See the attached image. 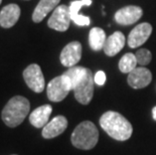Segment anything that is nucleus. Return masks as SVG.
I'll return each mask as SVG.
<instances>
[{
  "instance_id": "nucleus-1",
  "label": "nucleus",
  "mask_w": 156,
  "mask_h": 155,
  "mask_svg": "<svg viewBox=\"0 0 156 155\" xmlns=\"http://www.w3.org/2000/svg\"><path fill=\"white\" fill-rule=\"evenodd\" d=\"M99 122L102 129L115 140L126 141L133 133L131 123L118 112H106L101 116Z\"/></svg>"
},
{
  "instance_id": "nucleus-2",
  "label": "nucleus",
  "mask_w": 156,
  "mask_h": 155,
  "mask_svg": "<svg viewBox=\"0 0 156 155\" xmlns=\"http://www.w3.org/2000/svg\"><path fill=\"white\" fill-rule=\"evenodd\" d=\"M30 104L22 96H14L3 108L1 118L6 126L14 128L20 125L29 114Z\"/></svg>"
},
{
  "instance_id": "nucleus-3",
  "label": "nucleus",
  "mask_w": 156,
  "mask_h": 155,
  "mask_svg": "<svg viewBox=\"0 0 156 155\" xmlns=\"http://www.w3.org/2000/svg\"><path fill=\"white\" fill-rule=\"evenodd\" d=\"M99 131L95 124L91 121H84L80 123L73 131L71 141L78 149H93L98 143Z\"/></svg>"
},
{
  "instance_id": "nucleus-4",
  "label": "nucleus",
  "mask_w": 156,
  "mask_h": 155,
  "mask_svg": "<svg viewBox=\"0 0 156 155\" xmlns=\"http://www.w3.org/2000/svg\"><path fill=\"white\" fill-rule=\"evenodd\" d=\"M73 91L72 86L64 75L55 77L49 82L46 89L48 98L51 102H61Z\"/></svg>"
},
{
  "instance_id": "nucleus-5",
  "label": "nucleus",
  "mask_w": 156,
  "mask_h": 155,
  "mask_svg": "<svg viewBox=\"0 0 156 155\" xmlns=\"http://www.w3.org/2000/svg\"><path fill=\"white\" fill-rule=\"evenodd\" d=\"M94 83L95 81L92 75V71L88 69L85 78L74 89L75 98L80 104L88 105L92 101L94 96Z\"/></svg>"
},
{
  "instance_id": "nucleus-6",
  "label": "nucleus",
  "mask_w": 156,
  "mask_h": 155,
  "mask_svg": "<svg viewBox=\"0 0 156 155\" xmlns=\"http://www.w3.org/2000/svg\"><path fill=\"white\" fill-rule=\"evenodd\" d=\"M23 79L28 88L35 93H41L44 90V77L38 65H29L23 71Z\"/></svg>"
},
{
  "instance_id": "nucleus-7",
  "label": "nucleus",
  "mask_w": 156,
  "mask_h": 155,
  "mask_svg": "<svg viewBox=\"0 0 156 155\" xmlns=\"http://www.w3.org/2000/svg\"><path fill=\"white\" fill-rule=\"evenodd\" d=\"M72 18L69 14V8L67 5H59L55 9L51 16L48 18V25L55 30L66 31L69 27Z\"/></svg>"
},
{
  "instance_id": "nucleus-8",
  "label": "nucleus",
  "mask_w": 156,
  "mask_h": 155,
  "mask_svg": "<svg viewBox=\"0 0 156 155\" xmlns=\"http://www.w3.org/2000/svg\"><path fill=\"white\" fill-rule=\"evenodd\" d=\"M82 58V44L79 41H72L62 48L59 60L62 65L75 67Z\"/></svg>"
},
{
  "instance_id": "nucleus-9",
  "label": "nucleus",
  "mask_w": 156,
  "mask_h": 155,
  "mask_svg": "<svg viewBox=\"0 0 156 155\" xmlns=\"http://www.w3.org/2000/svg\"><path fill=\"white\" fill-rule=\"evenodd\" d=\"M152 32V26L147 22L138 24L132 29L128 36V45L131 48H139L140 45L145 44L146 41L150 37Z\"/></svg>"
},
{
  "instance_id": "nucleus-10",
  "label": "nucleus",
  "mask_w": 156,
  "mask_h": 155,
  "mask_svg": "<svg viewBox=\"0 0 156 155\" xmlns=\"http://www.w3.org/2000/svg\"><path fill=\"white\" fill-rule=\"evenodd\" d=\"M143 11L139 6H125L115 13V20L121 25H130L137 22L142 17Z\"/></svg>"
},
{
  "instance_id": "nucleus-11",
  "label": "nucleus",
  "mask_w": 156,
  "mask_h": 155,
  "mask_svg": "<svg viewBox=\"0 0 156 155\" xmlns=\"http://www.w3.org/2000/svg\"><path fill=\"white\" fill-rule=\"evenodd\" d=\"M152 74L151 72L144 67H137L131 72H129L127 82L131 88L138 90L143 89L151 83Z\"/></svg>"
},
{
  "instance_id": "nucleus-12",
  "label": "nucleus",
  "mask_w": 156,
  "mask_h": 155,
  "mask_svg": "<svg viewBox=\"0 0 156 155\" xmlns=\"http://www.w3.org/2000/svg\"><path fill=\"white\" fill-rule=\"evenodd\" d=\"M68 127V120L65 116H56L51 122H48L45 126L42 128L41 135L45 139H51L62 133H64L65 130Z\"/></svg>"
},
{
  "instance_id": "nucleus-13",
  "label": "nucleus",
  "mask_w": 156,
  "mask_h": 155,
  "mask_svg": "<svg viewBox=\"0 0 156 155\" xmlns=\"http://www.w3.org/2000/svg\"><path fill=\"white\" fill-rule=\"evenodd\" d=\"M125 35L121 31H116L106 39L103 51L108 57H114L122 51L125 45Z\"/></svg>"
},
{
  "instance_id": "nucleus-14",
  "label": "nucleus",
  "mask_w": 156,
  "mask_h": 155,
  "mask_svg": "<svg viewBox=\"0 0 156 155\" xmlns=\"http://www.w3.org/2000/svg\"><path fill=\"white\" fill-rule=\"evenodd\" d=\"M20 8L16 4H8L0 11V25L4 28H10L18 21Z\"/></svg>"
},
{
  "instance_id": "nucleus-15",
  "label": "nucleus",
  "mask_w": 156,
  "mask_h": 155,
  "mask_svg": "<svg viewBox=\"0 0 156 155\" xmlns=\"http://www.w3.org/2000/svg\"><path fill=\"white\" fill-rule=\"evenodd\" d=\"M92 4V0H75L69 5V14L72 20L80 26H88L91 23V19L88 16L80 14V9L84 6H90Z\"/></svg>"
},
{
  "instance_id": "nucleus-16",
  "label": "nucleus",
  "mask_w": 156,
  "mask_h": 155,
  "mask_svg": "<svg viewBox=\"0 0 156 155\" xmlns=\"http://www.w3.org/2000/svg\"><path fill=\"white\" fill-rule=\"evenodd\" d=\"M51 112L52 108L51 105H42L29 115V122L35 128H44L48 123Z\"/></svg>"
},
{
  "instance_id": "nucleus-17",
  "label": "nucleus",
  "mask_w": 156,
  "mask_h": 155,
  "mask_svg": "<svg viewBox=\"0 0 156 155\" xmlns=\"http://www.w3.org/2000/svg\"><path fill=\"white\" fill-rule=\"evenodd\" d=\"M59 1L61 0H41L32 13V20L36 23L42 21L49 12L58 7Z\"/></svg>"
},
{
  "instance_id": "nucleus-18",
  "label": "nucleus",
  "mask_w": 156,
  "mask_h": 155,
  "mask_svg": "<svg viewBox=\"0 0 156 155\" xmlns=\"http://www.w3.org/2000/svg\"><path fill=\"white\" fill-rule=\"evenodd\" d=\"M106 39H107L106 33L102 28L94 27L91 29L89 34V44L93 51H98L103 49L106 42Z\"/></svg>"
},
{
  "instance_id": "nucleus-19",
  "label": "nucleus",
  "mask_w": 156,
  "mask_h": 155,
  "mask_svg": "<svg viewBox=\"0 0 156 155\" xmlns=\"http://www.w3.org/2000/svg\"><path fill=\"white\" fill-rule=\"evenodd\" d=\"M87 71H88L87 68L76 67L75 65V67L69 68V70L67 72H65L62 75L68 79V81L69 82V84L72 86L73 91H74V89L77 87V85L85 78L86 74H87Z\"/></svg>"
},
{
  "instance_id": "nucleus-20",
  "label": "nucleus",
  "mask_w": 156,
  "mask_h": 155,
  "mask_svg": "<svg viewBox=\"0 0 156 155\" xmlns=\"http://www.w3.org/2000/svg\"><path fill=\"white\" fill-rule=\"evenodd\" d=\"M137 65L138 62L136 60L135 55L128 52V54L123 55L120 62H119V70L123 74H129L137 68Z\"/></svg>"
},
{
  "instance_id": "nucleus-21",
  "label": "nucleus",
  "mask_w": 156,
  "mask_h": 155,
  "mask_svg": "<svg viewBox=\"0 0 156 155\" xmlns=\"http://www.w3.org/2000/svg\"><path fill=\"white\" fill-rule=\"evenodd\" d=\"M136 60H137L138 65H146L152 60V55L151 52L146 48H140L137 52L135 54Z\"/></svg>"
},
{
  "instance_id": "nucleus-22",
  "label": "nucleus",
  "mask_w": 156,
  "mask_h": 155,
  "mask_svg": "<svg viewBox=\"0 0 156 155\" xmlns=\"http://www.w3.org/2000/svg\"><path fill=\"white\" fill-rule=\"evenodd\" d=\"M94 81L95 83L99 85V86H103L106 83V75L103 71H99L96 72L95 77H94Z\"/></svg>"
},
{
  "instance_id": "nucleus-23",
  "label": "nucleus",
  "mask_w": 156,
  "mask_h": 155,
  "mask_svg": "<svg viewBox=\"0 0 156 155\" xmlns=\"http://www.w3.org/2000/svg\"><path fill=\"white\" fill-rule=\"evenodd\" d=\"M152 115H153V119L156 120V106L152 109Z\"/></svg>"
},
{
  "instance_id": "nucleus-24",
  "label": "nucleus",
  "mask_w": 156,
  "mask_h": 155,
  "mask_svg": "<svg viewBox=\"0 0 156 155\" xmlns=\"http://www.w3.org/2000/svg\"><path fill=\"white\" fill-rule=\"evenodd\" d=\"M1 1H2V0H0V4H1Z\"/></svg>"
}]
</instances>
